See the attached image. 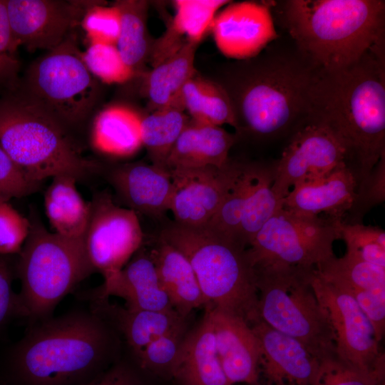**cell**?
<instances>
[{"instance_id":"obj_44","label":"cell","mask_w":385,"mask_h":385,"mask_svg":"<svg viewBox=\"0 0 385 385\" xmlns=\"http://www.w3.org/2000/svg\"><path fill=\"white\" fill-rule=\"evenodd\" d=\"M19 47L12 33L5 0H0V85L16 83L20 68Z\"/></svg>"},{"instance_id":"obj_46","label":"cell","mask_w":385,"mask_h":385,"mask_svg":"<svg viewBox=\"0 0 385 385\" xmlns=\"http://www.w3.org/2000/svg\"><path fill=\"white\" fill-rule=\"evenodd\" d=\"M371 322L380 343L385 329V287L349 293Z\"/></svg>"},{"instance_id":"obj_11","label":"cell","mask_w":385,"mask_h":385,"mask_svg":"<svg viewBox=\"0 0 385 385\" xmlns=\"http://www.w3.org/2000/svg\"><path fill=\"white\" fill-rule=\"evenodd\" d=\"M312 284L334 334L337 357L363 371L385 369L373 327L354 297L313 270Z\"/></svg>"},{"instance_id":"obj_14","label":"cell","mask_w":385,"mask_h":385,"mask_svg":"<svg viewBox=\"0 0 385 385\" xmlns=\"http://www.w3.org/2000/svg\"><path fill=\"white\" fill-rule=\"evenodd\" d=\"M13 35L29 51L61 43L94 3L61 0H5Z\"/></svg>"},{"instance_id":"obj_26","label":"cell","mask_w":385,"mask_h":385,"mask_svg":"<svg viewBox=\"0 0 385 385\" xmlns=\"http://www.w3.org/2000/svg\"><path fill=\"white\" fill-rule=\"evenodd\" d=\"M227 0H176L175 15L163 36L153 43L152 56L161 61L187 43H200L210 31L219 11Z\"/></svg>"},{"instance_id":"obj_23","label":"cell","mask_w":385,"mask_h":385,"mask_svg":"<svg viewBox=\"0 0 385 385\" xmlns=\"http://www.w3.org/2000/svg\"><path fill=\"white\" fill-rule=\"evenodd\" d=\"M91 309L123 336L133 356L157 338L185 324L175 309L132 310L109 303L108 299L86 298Z\"/></svg>"},{"instance_id":"obj_42","label":"cell","mask_w":385,"mask_h":385,"mask_svg":"<svg viewBox=\"0 0 385 385\" xmlns=\"http://www.w3.org/2000/svg\"><path fill=\"white\" fill-rule=\"evenodd\" d=\"M385 199V155L373 169L371 173L356 192L351 207L346 213L349 220L347 223H361V218L372 207ZM344 222V221H343Z\"/></svg>"},{"instance_id":"obj_32","label":"cell","mask_w":385,"mask_h":385,"mask_svg":"<svg viewBox=\"0 0 385 385\" xmlns=\"http://www.w3.org/2000/svg\"><path fill=\"white\" fill-rule=\"evenodd\" d=\"M119 10L120 28L116 47L125 63L135 71L150 60L153 42L147 29L148 2L119 0L113 4Z\"/></svg>"},{"instance_id":"obj_10","label":"cell","mask_w":385,"mask_h":385,"mask_svg":"<svg viewBox=\"0 0 385 385\" xmlns=\"http://www.w3.org/2000/svg\"><path fill=\"white\" fill-rule=\"evenodd\" d=\"M342 220L294 213L283 207L255 235L246 251L253 268L267 265L316 267L334 256Z\"/></svg>"},{"instance_id":"obj_35","label":"cell","mask_w":385,"mask_h":385,"mask_svg":"<svg viewBox=\"0 0 385 385\" xmlns=\"http://www.w3.org/2000/svg\"><path fill=\"white\" fill-rule=\"evenodd\" d=\"M252 169L253 163H242L240 170L220 207L204 226L212 232L237 243L244 204L252 180Z\"/></svg>"},{"instance_id":"obj_12","label":"cell","mask_w":385,"mask_h":385,"mask_svg":"<svg viewBox=\"0 0 385 385\" xmlns=\"http://www.w3.org/2000/svg\"><path fill=\"white\" fill-rule=\"evenodd\" d=\"M84 235L89 261L104 280L118 274L140 250L143 235L133 210L115 204L107 192L96 194Z\"/></svg>"},{"instance_id":"obj_48","label":"cell","mask_w":385,"mask_h":385,"mask_svg":"<svg viewBox=\"0 0 385 385\" xmlns=\"http://www.w3.org/2000/svg\"><path fill=\"white\" fill-rule=\"evenodd\" d=\"M381 385H385V383H384V384H381Z\"/></svg>"},{"instance_id":"obj_1","label":"cell","mask_w":385,"mask_h":385,"mask_svg":"<svg viewBox=\"0 0 385 385\" xmlns=\"http://www.w3.org/2000/svg\"><path fill=\"white\" fill-rule=\"evenodd\" d=\"M306 119L325 125L342 143L357 190L385 155L384 48L342 68H318Z\"/></svg>"},{"instance_id":"obj_40","label":"cell","mask_w":385,"mask_h":385,"mask_svg":"<svg viewBox=\"0 0 385 385\" xmlns=\"http://www.w3.org/2000/svg\"><path fill=\"white\" fill-rule=\"evenodd\" d=\"M82 27L91 43L101 42L116 44L120 28V15L118 9L94 3L85 12Z\"/></svg>"},{"instance_id":"obj_24","label":"cell","mask_w":385,"mask_h":385,"mask_svg":"<svg viewBox=\"0 0 385 385\" xmlns=\"http://www.w3.org/2000/svg\"><path fill=\"white\" fill-rule=\"evenodd\" d=\"M237 140L221 126L190 118L165 162L168 169L222 168L230 160L229 152Z\"/></svg>"},{"instance_id":"obj_38","label":"cell","mask_w":385,"mask_h":385,"mask_svg":"<svg viewBox=\"0 0 385 385\" xmlns=\"http://www.w3.org/2000/svg\"><path fill=\"white\" fill-rule=\"evenodd\" d=\"M185 334V324L148 344L133 356L138 367L171 378L173 364Z\"/></svg>"},{"instance_id":"obj_16","label":"cell","mask_w":385,"mask_h":385,"mask_svg":"<svg viewBox=\"0 0 385 385\" xmlns=\"http://www.w3.org/2000/svg\"><path fill=\"white\" fill-rule=\"evenodd\" d=\"M210 31L217 49L238 61L253 58L278 38L268 3L230 1L219 11Z\"/></svg>"},{"instance_id":"obj_33","label":"cell","mask_w":385,"mask_h":385,"mask_svg":"<svg viewBox=\"0 0 385 385\" xmlns=\"http://www.w3.org/2000/svg\"><path fill=\"white\" fill-rule=\"evenodd\" d=\"M189 120L177 106L159 108L141 117L142 145L153 164L165 167L167 158Z\"/></svg>"},{"instance_id":"obj_3","label":"cell","mask_w":385,"mask_h":385,"mask_svg":"<svg viewBox=\"0 0 385 385\" xmlns=\"http://www.w3.org/2000/svg\"><path fill=\"white\" fill-rule=\"evenodd\" d=\"M291 48L268 46L233 66L227 83L237 133L261 139L294 132L306 119L317 67L292 41Z\"/></svg>"},{"instance_id":"obj_4","label":"cell","mask_w":385,"mask_h":385,"mask_svg":"<svg viewBox=\"0 0 385 385\" xmlns=\"http://www.w3.org/2000/svg\"><path fill=\"white\" fill-rule=\"evenodd\" d=\"M280 19L291 40L317 68L336 70L384 48L385 1L287 0Z\"/></svg>"},{"instance_id":"obj_39","label":"cell","mask_w":385,"mask_h":385,"mask_svg":"<svg viewBox=\"0 0 385 385\" xmlns=\"http://www.w3.org/2000/svg\"><path fill=\"white\" fill-rule=\"evenodd\" d=\"M384 376L385 369L363 371L334 356L319 360L312 385H381Z\"/></svg>"},{"instance_id":"obj_37","label":"cell","mask_w":385,"mask_h":385,"mask_svg":"<svg viewBox=\"0 0 385 385\" xmlns=\"http://www.w3.org/2000/svg\"><path fill=\"white\" fill-rule=\"evenodd\" d=\"M82 56L90 73L106 83H123L135 74L125 63L114 44L91 43Z\"/></svg>"},{"instance_id":"obj_21","label":"cell","mask_w":385,"mask_h":385,"mask_svg":"<svg viewBox=\"0 0 385 385\" xmlns=\"http://www.w3.org/2000/svg\"><path fill=\"white\" fill-rule=\"evenodd\" d=\"M356 187L351 171L344 164L322 178L294 185L283 199L282 207L307 216L324 212L342 220L351 207Z\"/></svg>"},{"instance_id":"obj_15","label":"cell","mask_w":385,"mask_h":385,"mask_svg":"<svg viewBox=\"0 0 385 385\" xmlns=\"http://www.w3.org/2000/svg\"><path fill=\"white\" fill-rule=\"evenodd\" d=\"M242 163L229 160L222 168L169 170L173 182L170 203L174 222L204 227L213 217L237 178Z\"/></svg>"},{"instance_id":"obj_47","label":"cell","mask_w":385,"mask_h":385,"mask_svg":"<svg viewBox=\"0 0 385 385\" xmlns=\"http://www.w3.org/2000/svg\"><path fill=\"white\" fill-rule=\"evenodd\" d=\"M82 385H146L137 367L118 359L108 369Z\"/></svg>"},{"instance_id":"obj_28","label":"cell","mask_w":385,"mask_h":385,"mask_svg":"<svg viewBox=\"0 0 385 385\" xmlns=\"http://www.w3.org/2000/svg\"><path fill=\"white\" fill-rule=\"evenodd\" d=\"M76 182L71 176L53 177L44 194L46 215L55 232L72 238L84 237L91 212Z\"/></svg>"},{"instance_id":"obj_20","label":"cell","mask_w":385,"mask_h":385,"mask_svg":"<svg viewBox=\"0 0 385 385\" xmlns=\"http://www.w3.org/2000/svg\"><path fill=\"white\" fill-rule=\"evenodd\" d=\"M123 299L132 310H170L173 307L163 289L150 253L138 250L115 275L83 295L85 298Z\"/></svg>"},{"instance_id":"obj_5","label":"cell","mask_w":385,"mask_h":385,"mask_svg":"<svg viewBox=\"0 0 385 385\" xmlns=\"http://www.w3.org/2000/svg\"><path fill=\"white\" fill-rule=\"evenodd\" d=\"M159 237L190 262L207 307L240 317L251 325L260 319L255 270L247 248L205 227L170 222Z\"/></svg>"},{"instance_id":"obj_36","label":"cell","mask_w":385,"mask_h":385,"mask_svg":"<svg viewBox=\"0 0 385 385\" xmlns=\"http://www.w3.org/2000/svg\"><path fill=\"white\" fill-rule=\"evenodd\" d=\"M340 238L346 245V254L385 267V232L383 229L362 223L338 222Z\"/></svg>"},{"instance_id":"obj_13","label":"cell","mask_w":385,"mask_h":385,"mask_svg":"<svg viewBox=\"0 0 385 385\" xmlns=\"http://www.w3.org/2000/svg\"><path fill=\"white\" fill-rule=\"evenodd\" d=\"M346 158L344 148L325 125L305 119L273 165L272 190L283 201L294 185L327 175Z\"/></svg>"},{"instance_id":"obj_17","label":"cell","mask_w":385,"mask_h":385,"mask_svg":"<svg viewBox=\"0 0 385 385\" xmlns=\"http://www.w3.org/2000/svg\"><path fill=\"white\" fill-rule=\"evenodd\" d=\"M260 345L257 385H312L319 360L296 339L259 319L250 325Z\"/></svg>"},{"instance_id":"obj_30","label":"cell","mask_w":385,"mask_h":385,"mask_svg":"<svg viewBox=\"0 0 385 385\" xmlns=\"http://www.w3.org/2000/svg\"><path fill=\"white\" fill-rule=\"evenodd\" d=\"M176 106L195 121L217 126L227 124L237 130L235 114L225 88L197 73L184 85Z\"/></svg>"},{"instance_id":"obj_41","label":"cell","mask_w":385,"mask_h":385,"mask_svg":"<svg viewBox=\"0 0 385 385\" xmlns=\"http://www.w3.org/2000/svg\"><path fill=\"white\" fill-rule=\"evenodd\" d=\"M30 220L9 201L0 200V255L19 254L27 239Z\"/></svg>"},{"instance_id":"obj_29","label":"cell","mask_w":385,"mask_h":385,"mask_svg":"<svg viewBox=\"0 0 385 385\" xmlns=\"http://www.w3.org/2000/svg\"><path fill=\"white\" fill-rule=\"evenodd\" d=\"M197 46L198 43H185L146 74L143 91L154 111L176 105L184 85L197 73L195 68Z\"/></svg>"},{"instance_id":"obj_45","label":"cell","mask_w":385,"mask_h":385,"mask_svg":"<svg viewBox=\"0 0 385 385\" xmlns=\"http://www.w3.org/2000/svg\"><path fill=\"white\" fill-rule=\"evenodd\" d=\"M12 255H0V329L11 319L27 318L20 296L12 289L14 262Z\"/></svg>"},{"instance_id":"obj_2","label":"cell","mask_w":385,"mask_h":385,"mask_svg":"<svg viewBox=\"0 0 385 385\" xmlns=\"http://www.w3.org/2000/svg\"><path fill=\"white\" fill-rule=\"evenodd\" d=\"M120 334L89 308L30 324L11 353L21 385H82L118 360Z\"/></svg>"},{"instance_id":"obj_18","label":"cell","mask_w":385,"mask_h":385,"mask_svg":"<svg viewBox=\"0 0 385 385\" xmlns=\"http://www.w3.org/2000/svg\"><path fill=\"white\" fill-rule=\"evenodd\" d=\"M105 175L127 208L156 218L169 210L173 182L167 168L130 163L111 167Z\"/></svg>"},{"instance_id":"obj_7","label":"cell","mask_w":385,"mask_h":385,"mask_svg":"<svg viewBox=\"0 0 385 385\" xmlns=\"http://www.w3.org/2000/svg\"><path fill=\"white\" fill-rule=\"evenodd\" d=\"M30 230L16 262L21 283L19 294L29 324L52 317L57 304L95 270L84 237L72 238L51 232L34 213Z\"/></svg>"},{"instance_id":"obj_25","label":"cell","mask_w":385,"mask_h":385,"mask_svg":"<svg viewBox=\"0 0 385 385\" xmlns=\"http://www.w3.org/2000/svg\"><path fill=\"white\" fill-rule=\"evenodd\" d=\"M150 255L163 289L180 316L187 319L195 309L207 307L194 270L181 252L158 237Z\"/></svg>"},{"instance_id":"obj_31","label":"cell","mask_w":385,"mask_h":385,"mask_svg":"<svg viewBox=\"0 0 385 385\" xmlns=\"http://www.w3.org/2000/svg\"><path fill=\"white\" fill-rule=\"evenodd\" d=\"M273 179V165L253 163L237 237L238 243L245 248L267 220L282 208V201L272 190Z\"/></svg>"},{"instance_id":"obj_22","label":"cell","mask_w":385,"mask_h":385,"mask_svg":"<svg viewBox=\"0 0 385 385\" xmlns=\"http://www.w3.org/2000/svg\"><path fill=\"white\" fill-rule=\"evenodd\" d=\"M171 378L178 385H232L219 360L212 323L206 311L200 324L186 333Z\"/></svg>"},{"instance_id":"obj_43","label":"cell","mask_w":385,"mask_h":385,"mask_svg":"<svg viewBox=\"0 0 385 385\" xmlns=\"http://www.w3.org/2000/svg\"><path fill=\"white\" fill-rule=\"evenodd\" d=\"M41 184L19 167L0 145V200L27 196L36 192Z\"/></svg>"},{"instance_id":"obj_19","label":"cell","mask_w":385,"mask_h":385,"mask_svg":"<svg viewBox=\"0 0 385 385\" xmlns=\"http://www.w3.org/2000/svg\"><path fill=\"white\" fill-rule=\"evenodd\" d=\"M212 326L215 346L223 371L234 385H257L260 345L242 318L216 308H205Z\"/></svg>"},{"instance_id":"obj_27","label":"cell","mask_w":385,"mask_h":385,"mask_svg":"<svg viewBox=\"0 0 385 385\" xmlns=\"http://www.w3.org/2000/svg\"><path fill=\"white\" fill-rule=\"evenodd\" d=\"M141 117L129 108L113 106L96 117L91 133L93 147L99 153L115 158L134 155L143 146Z\"/></svg>"},{"instance_id":"obj_9","label":"cell","mask_w":385,"mask_h":385,"mask_svg":"<svg viewBox=\"0 0 385 385\" xmlns=\"http://www.w3.org/2000/svg\"><path fill=\"white\" fill-rule=\"evenodd\" d=\"M82 54L70 34L34 61L26 75L24 95L67 127L84 120L98 96L96 78Z\"/></svg>"},{"instance_id":"obj_6","label":"cell","mask_w":385,"mask_h":385,"mask_svg":"<svg viewBox=\"0 0 385 385\" xmlns=\"http://www.w3.org/2000/svg\"><path fill=\"white\" fill-rule=\"evenodd\" d=\"M66 128L24 95L0 99V145L37 182L58 175L78 181L101 170L81 155Z\"/></svg>"},{"instance_id":"obj_8","label":"cell","mask_w":385,"mask_h":385,"mask_svg":"<svg viewBox=\"0 0 385 385\" xmlns=\"http://www.w3.org/2000/svg\"><path fill=\"white\" fill-rule=\"evenodd\" d=\"M315 267H254L260 319L290 337L319 360L336 356L334 334L312 284Z\"/></svg>"},{"instance_id":"obj_34","label":"cell","mask_w":385,"mask_h":385,"mask_svg":"<svg viewBox=\"0 0 385 385\" xmlns=\"http://www.w3.org/2000/svg\"><path fill=\"white\" fill-rule=\"evenodd\" d=\"M317 273L325 280L349 293L385 287V267L345 254L335 255L316 266Z\"/></svg>"}]
</instances>
